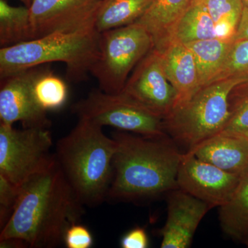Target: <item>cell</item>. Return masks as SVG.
Masks as SVG:
<instances>
[{
    "mask_svg": "<svg viewBox=\"0 0 248 248\" xmlns=\"http://www.w3.org/2000/svg\"><path fill=\"white\" fill-rule=\"evenodd\" d=\"M223 232L242 242L248 235V171L241 178L231 200L219 208Z\"/></svg>",
    "mask_w": 248,
    "mask_h": 248,
    "instance_id": "19",
    "label": "cell"
},
{
    "mask_svg": "<svg viewBox=\"0 0 248 248\" xmlns=\"http://www.w3.org/2000/svg\"><path fill=\"white\" fill-rule=\"evenodd\" d=\"M248 40V8L244 6L241 19L232 40Z\"/></svg>",
    "mask_w": 248,
    "mask_h": 248,
    "instance_id": "29",
    "label": "cell"
},
{
    "mask_svg": "<svg viewBox=\"0 0 248 248\" xmlns=\"http://www.w3.org/2000/svg\"><path fill=\"white\" fill-rule=\"evenodd\" d=\"M48 128H15L0 123V175L21 186L29 178L43 170L55 159Z\"/></svg>",
    "mask_w": 248,
    "mask_h": 248,
    "instance_id": "8",
    "label": "cell"
},
{
    "mask_svg": "<svg viewBox=\"0 0 248 248\" xmlns=\"http://www.w3.org/2000/svg\"><path fill=\"white\" fill-rule=\"evenodd\" d=\"M153 0H102L94 17L98 32L130 25L138 22Z\"/></svg>",
    "mask_w": 248,
    "mask_h": 248,
    "instance_id": "18",
    "label": "cell"
},
{
    "mask_svg": "<svg viewBox=\"0 0 248 248\" xmlns=\"http://www.w3.org/2000/svg\"><path fill=\"white\" fill-rule=\"evenodd\" d=\"M103 127L79 119L76 127L59 140L55 158L79 202L97 206L107 199L113 177L117 144Z\"/></svg>",
    "mask_w": 248,
    "mask_h": 248,
    "instance_id": "3",
    "label": "cell"
},
{
    "mask_svg": "<svg viewBox=\"0 0 248 248\" xmlns=\"http://www.w3.org/2000/svg\"><path fill=\"white\" fill-rule=\"evenodd\" d=\"M83 205L56 158L20 186L17 205L1 228L0 240L24 241L28 247L53 248L64 243L67 230L79 223Z\"/></svg>",
    "mask_w": 248,
    "mask_h": 248,
    "instance_id": "1",
    "label": "cell"
},
{
    "mask_svg": "<svg viewBox=\"0 0 248 248\" xmlns=\"http://www.w3.org/2000/svg\"><path fill=\"white\" fill-rule=\"evenodd\" d=\"M35 40L27 6H14L0 0V46H11Z\"/></svg>",
    "mask_w": 248,
    "mask_h": 248,
    "instance_id": "21",
    "label": "cell"
},
{
    "mask_svg": "<svg viewBox=\"0 0 248 248\" xmlns=\"http://www.w3.org/2000/svg\"><path fill=\"white\" fill-rule=\"evenodd\" d=\"M199 159L242 177L248 171V138L221 131L188 150Z\"/></svg>",
    "mask_w": 248,
    "mask_h": 248,
    "instance_id": "14",
    "label": "cell"
},
{
    "mask_svg": "<svg viewBox=\"0 0 248 248\" xmlns=\"http://www.w3.org/2000/svg\"><path fill=\"white\" fill-rule=\"evenodd\" d=\"M99 32L93 23L1 48L0 79L32 67L62 62L66 64L68 81H86L99 55Z\"/></svg>",
    "mask_w": 248,
    "mask_h": 248,
    "instance_id": "4",
    "label": "cell"
},
{
    "mask_svg": "<svg viewBox=\"0 0 248 248\" xmlns=\"http://www.w3.org/2000/svg\"><path fill=\"white\" fill-rule=\"evenodd\" d=\"M64 244L68 248H91L93 244L92 234L86 226L75 223L67 230Z\"/></svg>",
    "mask_w": 248,
    "mask_h": 248,
    "instance_id": "27",
    "label": "cell"
},
{
    "mask_svg": "<svg viewBox=\"0 0 248 248\" xmlns=\"http://www.w3.org/2000/svg\"><path fill=\"white\" fill-rule=\"evenodd\" d=\"M20 194V186L0 175V228H4L14 213Z\"/></svg>",
    "mask_w": 248,
    "mask_h": 248,
    "instance_id": "26",
    "label": "cell"
},
{
    "mask_svg": "<svg viewBox=\"0 0 248 248\" xmlns=\"http://www.w3.org/2000/svg\"><path fill=\"white\" fill-rule=\"evenodd\" d=\"M242 242L244 243V244L246 245V246L248 248V235L247 236H246V238H245L244 241H243Z\"/></svg>",
    "mask_w": 248,
    "mask_h": 248,
    "instance_id": "31",
    "label": "cell"
},
{
    "mask_svg": "<svg viewBox=\"0 0 248 248\" xmlns=\"http://www.w3.org/2000/svg\"><path fill=\"white\" fill-rule=\"evenodd\" d=\"M193 0H153L138 21L148 31L154 48L161 52L172 42L176 24Z\"/></svg>",
    "mask_w": 248,
    "mask_h": 248,
    "instance_id": "16",
    "label": "cell"
},
{
    "mask_svg": "<svg viewBox=\"0 0 248 248\" xmlns=\"http://www.w3.org/2000/svg\"><path fill=\"white\" fill-rule=\"evenodd\" d=\"M221 38L232 40L239 26L244 5L241 0H202Z\"/></svg>",
    "mask_w": 248,
    "mask_h": 248,
    "instance_id": "23",
    "label": "cell"
},
{
    "mask_svg": "<svg viewBox=\"0 0 248 248\" xmlns=\"http://www.w3.org/2000/svg\"><path fill=\"white\" fill-rule=\"evenodd\" d=\"M232 40L215 37L187 44L195 58L200 87L215 81L229 53Z\"/></svg>",
    "mask_w": 248,
    "mask_h": 248,
    "instance_id": "17",
    "label": "cell"
},
{
    "mask_svg": "<svg viewBox=\"0 0 248 248\" xmlns=\"http://www.w3.org/2000/svg\"><path fill=\"white\" fill-rule=\"evenodd\" d=\"M229 78L248 82V40H232L226 62L215 81Z\"/></svg>",
    "mask_w": 248,
    "mask_h": 248,
    "instance_id": "25",
    "label": "cell"
},
{
    "mask_svg": "<svg viewBox=\"0 0 248 248\" xmlns=\"http://www.w3.org/2000/svg\"><path fill=\"white\" fill-rule=\"evenodd\" d=\"M102 0H32L29 9L35 39L93 24Z\"/></svg>",
    "mask_w": 248,
    "mask_h": 248,
    "instance_id": "12",
    "label": "cell"
},
{
    "mask_svg": "<svg viewBox=\"0 0 248 248\" xmlns=\"http://www.w3.org/2000/svg\"><path fill=\"white\" fill-rule=\"evenodd\" d=\"M238 78L217 80L200 88L190 97L177 102L164 118L166 133L187 151L200 142L223 131L230 117L228 98Z\"/></svg>",
    "mask_w": 248,
    "mask_h": 248,
    "instance_id": "5",
    "label": "cell"
},
{
    "mask_svg": "<svg viewBox=\"0 0 248 248\" xmlns=\"http://www.w3.org/2000/svg\"><path fill=\"white\" fill-rule=\"evenodd\" d=\"M48 67H43L36 78L33 93L36 102L43 110H58L64 105L68 97L65 81L55 76Z\"/></svg>",
    "mask_w": 248,
    "mask_h": 248,
    "instance_id": "22",
    "label": "cell"
},
{
    "mask_svg": "<svg viewBox=\"0 0 248 248\" xmlns=\"http://www.w3.org/2000/svg\"><path fill=\"white\" fill-rule=\"evenodd\" d=\"M113 177L107 199L117 202L151 200L179 188L182 153L169 135L150 138L117 130Z\"/></svg>",
    "mask_w": 248,
    "mask_h": 248,
    "instance_id": "2",
    "label": "cell"
},
{
    "mask_svg": "<svg viewBox=\"0 0 248 248\" xmlns=\"http://www.w3.org/2000/svg\"><path fill=\"white\" fill-rule=\"evenodd\" d=\"M122 93L163 119L178 99L177 91L163 70L160 54L155 48L135 67Z\"/></svg>",
    "mask_w": 248,
    "mask_h": 248,
    "instance_id": "10",
    "label": "cell"
},
{
    "mask_svg": "<svg viewBox=\"0 0 248 248\" xmlns=\"http://www.w3.org/2000/svg\"><path fill=\"white\" fill-rule=\"evenodd\" d=\"M167 202V218L161 231V248L190 247L199 225L211 208L179 188L169 192Z\"/></svg>",
    "mask_w": 248,
    "mask_h": 248,
    "instance_id": "13",
    "label": "cell"
},
{
    "mask_svg": "<svg viewBox=\"0 0 248 248\" xmlns=\"http://www.w3.org/2000/svg\"><path fill=\"white\" fill-rule=\"evenodd\" d=\"M218 37L215 23L202 0H193L176 24L172 41L187 45Z\"/></svg>",
    "mask_w": 248,
    "mask_h": 248,
    "instance_id": "20",
    "label": "cell"
},
{
    "mask_svg": "<svg viewBox=\"0 0 248 248\" xmlns=\"http://www.w3.org/2000/svg\"><path fill=\"white\" fill-rule=\"evenodd\" d=\"M120 244L123 248H146L149 246V240L143 228H135L124 235Z\"/></svg>",
    "mask_w": 248,
    "mask_h": 248,
    "instance_id": "28",
    "label": "cell"
},
{
    "mask_svg": "<svg viewBox=\"0 0 248 248\" xmlns=\"http://www.w3.org/2000/svg\"><path fill=\"white\" fill-rule=\"evenodd\" d=\"M154 48L148 31L138 22L99 33V55L91 74L99 89L109 94L122 93L130 73Z\"/></svg>",
    "mask_w": 248,
    "mask_h": 248,
    "instance_id": "6",
    "label": "cell"
},
{
    "mask_svg": "<svg viewBox=\"0 0 248 248\" xmlns=\"http://www.w3.org/2000/svg\"><path fill=\"white\" fill-rule=\"evenodd\" d=\"M71 110L78 118L102 127H113L150 138L168 135L162 117L122 93L109 94L99 89L93 90L87 97L73 104Z\"/></svg>",
    "mask_w": 248,
    "mask_h": 248,
    "instance_id": "7",
    "label": "cell"
},
{
    "mask_svg": "<svg viewBox=\"0 0 248 248\" xmlns=\"http://www.w3.org/2000/svg\"><path fill=\"white\" fill-rule=\"evenodd\" d=\"M19 1H22L23 4L29 8L30 7L31 4H32V0H19Z\"/></svg>",
    "mask_w": 248,
    "mask_h": 248,
    "instance_id": "30",
    "label": "cell"
},
{
    "mask_svg": "<svg viewBox=\"0 0 248 248\" xmlns=\"http://www.w3.org/2000/svg\"><path fill=\"white\" fill-rule=\"evenodd\" d=\"M243 136L246 137V138H248V135H243Z\"/></svg>",
    "mask_w": 248,
    "mask_h": 248,
    "instance_id": "33",
    "label": "cell"
},
{
    "mask_svg": "<svg viewBox=\"0 0 248 248\" xmlns=\"http://www.w3.org/2000/svg\"><path fill=\"white\" fill-rule=\"evenodd\" d=\"M241 178L202 161L187 151L182 153L177 181L179 189L213 208H220L229 202Z\"/></svg>",
    "mask_w": 248,
    "mask_h": 248,
    "instance_id": "9",
    "label": "cell"
},
{
    "mask_svg": "<svg viewBox=\"0 0 248 248\" xmlns=\"http://www.w3.org/2000/svg\"><path fill=\"white\" fill-rule=\"evenodd\" d=\"M241 1H242L243 4H244V6L248 8V0H241Z\"/></svg>",
    "mask_w": 248,
    "mask_h": 248,
    "instance_id": "32",
    "label": "cell"
},
{
    "mask_svg": "<svg viewBox=\"0 0 248 248\" xmlns=\"http://www.w3.org/2000/svg\"><path fill=\"white\" fill-rule=\"evenodd\" d=\"M43 65L17 72L1 79L0 122L23 128H48L47 112L38 105L33 93L34 83Z\"/></svg>",
    "mask_w": 248,
    "mask_h": 248,
    "instance_id": "11",
    "label": "cell"
},
{
    "mask_svg": "<svg viewBox=\"0 0 248 248\" xmlns=\"http://www.w3.org/2000/svg\"><path fill=\"white\" fill-rule=\"evenodd\" d=\"M159 53L165 75L177 91V103L200 89L195 58L186 45L173 40Z\"/></svg>",
    "mask_w": 248,
    "mask_h": 248,
    "instance_id": "15",
    "label": "cell"
},
{
    "mask_svg": "<svg viewBox=\"0 0 248 248\" xmlns=\"http://www.w3.org/2000/svg\"><path fill=\"white\" fill-rule=\"evenodd\" d=\"M230 117L223 131L235 135H248V82L236 85L228 98Z\"/></svg>",
    "mask_w": 248,
    "mask_h": 248,
    "instance_id": "24",
    "label": "cell"
}]
</instances>
